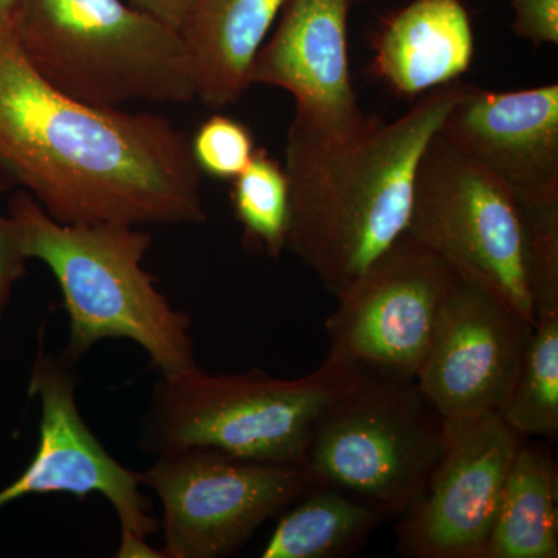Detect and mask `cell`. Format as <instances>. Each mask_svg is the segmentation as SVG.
Listing matches in <instances>:
<instances>
[{
	"label": "cell",
	"instance_id": "4",
	"mask_svg": "<svg viewBox=\"0 0 558 558\" xmlns=\"http://www.w3.org/2000/svg\"><path fill=\"white\" fill-rule=\"evenodd\" d=\"M10 33L40 80L84 105L196 100L178 28L124 0H20Z\"/></svg>",
	"mask_w": 558,
	"mask_h": 558
},
{
	"label": "cell",
	"instance_id": "20",
	"mask_svg": "<svg viewBox=\"0 0 558 558\" xmlns=\"http://www.w3.org/2000/svg\"><path fill=\"white\" fill-rule=\"evenodd\" d=\"M231 205L244 244L278 259L288 250L290 186L284 165L256 149L248 167L231 180Z\"/></svg>",
	"mask_w": 558,
	"mask_h": 558
},
{
	"label": "cell",
	"instance_id": "27",
	"mask_svg": "<svg viewBox=\"0 0 558 558\" xmlns=\"http://www.w3.org/2000/svg\"><path fill=\"white\" fill-rule=\"evenodd\" d=\"M359 2H366V0H359Z\"/></svg>",
	"mask_w": 558,
	"mask_h": 558
},
{
	"label": "cell",
	"instance_id": "25",
	"mask_svg": "<svg viewBox=\"0 0 558 558\" xmlns=\"http://www.w3.org/2000/svg\"><path fill=\"white\" fill-rule=\"evenodd\" d=\"M130 2L179 31L194 0H130Z\"/></svg>",
	"mask_w": 558,
	"mask_h": 558
},
{
	"label": "cell",
	"instance_id": "6",
	"mask_svg": "<svg viewBox=\"0 0 558 558\" xmlns=\"http://www.w3.org/2000/svg\"><path fill=\"white\" fill-rule=\"evenodd\" d=\"M446 449V422L416 381L349 371L323 411L303 468L314 483L402 517Z\"/></svg>",
	"mask_w": 558,
	"mask_h": 558
},
{
	"label": "cell",
	"instance_id": "23",
	"mask_svg": "<svg viewBox=\"0 0 558 558\" xmlns=\"http://www.w3.org/2000/svg\"><path fill=\"white\" fill-rule=\"evenodd\" d=\"M513 11L510 28L534 47L557 46L558 0H510Z\"/></svg>",
	"mask_w": 558,
	"mask_h": 558
},
{
	"label": "cell",
	"instance_id": "7",
	"mask_svg": "<svg viewBox=\"0 0 558 558\" xmlns=\"http://www.w3.org/2000/svg\"><path fill=\"white\" fill-rule=\"evenodd\" d=\"M407 234L535 325L520 202L439 134L418 163Z\"/></svg>",
	"mask_w": 558,
	"mask_h": 558
},
{
	"label": "cell",
	"instance_id": "2",
	"mask_svg": "<svg viewBox=\"0 0 558 558\" xmlns=\"http://www.w3.org/2000/svg\"><path fill=\"white\" fill-rule=\"evenodd\" d=\"M464 81L422 95L387 123L347 142L315 138L290 123L288 250L340 300L407 233L418 163Z\"/></svg>",
	"mask_w": 558,
	"mask_h": 558
},
{
	"label": "cell",
	"instance_id": "17",
	"mask_svg": "<svg viewBox=\"0 0 558 558\" xmlns=\"http://www.w3.org/2000/svg\"><path fill=\"white\" fill-rule=\"evenodd\" d=\"M558 473L548 446L524 440L483 558L558 557Z\"/></svg>",
	"mask_w": 558,
	"mask_h": 558
},
{
	"label": "cell",
	"instance_id": "26",
	"mask_svg": "<svg viewBox=\"0 0 558 558\" xmlns=\"http://www.w3.org/2000/svg\"><path fill=\"white\" fill-rule=\"evenodd\" d=\"M20 0H0V31L10 28L14 11H16Z\"/></svg>",
	"mask_w": 558,
	"mask_h": 558
},
{
	"label": "cell",
	"instance_id": "14",
	"mask_svg": "<svg viewBox=\"0 0 558 558\" xmlns=\"http://www.w3.org/2000/svg\"><path fill=\"white\" fill-rule=\"evenodd\" d=\"M439 137L494 175L521 207L558 204V86L494 92L464 84Z\"/></svg>",
	"mask_w": 558,
	"mask_h": 558
},
{
	"label": "cell",
	"instance_id": "11",
	"mask_svg": "<svg viewBox=\"0 0 558 558\" xmlns=\"http://www.w3.org/2000/svg\"><path fill=\"white\" fill-rule=\"evenodd\" d=\"M76 363L47 354L40 344L28 392L40 402L39 444L28 468L0 490V508L22 497L70 494L86 498L100 494L116 509L121 542L117 556L148 542L159 531L149 513L138 473L121 465L87 427L76 403Z\"/></svg>",
	"mask_w": 558,
	"mask_h": 558
},
{
	"label": "cell",
	"instance_id": "19",
	"mask_svg": "<svg viewBox=\"0 0 558 558\" xmlns=\"http://www.w3.org/2000/svg\"><path fill=\"white\" fill-rule=\"evenodd\" d=\"M502 418L524 439L558 438V312L532 326L519 379Z\"/></svg>",
	"mask_w": 558,
	"mask_h": 558
},
{
	"label": "cell",
	"instance_id": "22",
	"mask_svg": "<svg viewBox=\"0 0 558 558\" xmlns=\"http://www.w3.org/2000/svg\"><path fill=\"white\" fill-rule=\"evenodd\" d=\"M190 143L202 174L226 182L238 178L258 149L250 128L226 116L202 123Z\"/></svg>",
	"mask_w": 558,
	"mask_h": 558
},
{
	"label": "cell",
	"instance_id": "8",
	"mask_svg": "<svg viewBox=\"0 0 558 558\" xmlns=\"http://www.w3.org/2000/svg\"><path fill=\"white\" fill-rule=\"evenodd\" d=\"M163 509L165 557L233 556L314 478L306 469L189 447L156 454L138 473Z\"/></svg>",
	"mask_w": 558,
	"mask_h": 558
},
{
	"label": "cell",
	"instance_id": "24",
	"mask_svg": "<svg viewBox=\"0 0 558 558\" xmlns=\"http://www.w3.org/2000/svg\"><path fill=\"white\" fill-rule=\"evenodd\" d=\"M25 263L27 258L17 245L9 216L0 215V319L9 306L14 284L25 275Z\"/></svg>",
	"mask_w": 558,
	"mask_h": 558
},
{
	"label": "cell",
	"instance_id": "1",
	"mask_svg": "<svg viewBox=\"0 0 558 558\" xmlns=\"http://www.w3.org/2000/svg\"><path fill=\"white\" fill-rule=\"evenodd\" d=\"M25 190L60 223L207 220L190 138L156 113L54 90L0 31V193Z\"/></svg>",
	"mask_w": 558,
	"mask_h": 558
},
{
	"label": "cell",
	"instance_id": "12",
	"mask_svg": "<svg viewBox=\"0 0 558 558\" xmlns=\"http://www.w3.org/2000/svg\"><path fill=\"white\" fill-rule=\"evenodd\" d=\"M531 330L487 290L454 278L417 373L418 391L444 421L501 414Z\"/></svg>",
	"mask_w": 558,
	"mask_h": 558
},
{
	"label": "cell",
	"instance_id": "18",
	"mask_svg": "<svg viewBox=\"0 0 558 558\" xmlns=\"http://www.w3.org/2000/svg\"><path fill=\"white\" fill-rule=\"evenodd\" d=\"M279 519L263 558H343L357 553L384 515L347 492L314 483Z\"/></svg>",
	"mask_w": 558,
	"mask_h": 558
},
{
	"label": "cell",
	"instance_id": "3",
	"mask_svg": "<svg viewBox=\"0 0 558 558\" xmlns=\"http://www.w3.org/2000/svg\"><path fill=\"white\" fill-rule=\"evenodd\" d=\"M9 218L25 258L43 260L60 284L70 323L65 357L78 365L98 341L128 339L163 376L197 366L190 315L143 269L149 233L130 223L57 222L25 190L11 194Z\"/></svg>",
	"mask_w": 558,
	"mask_h": 558
},
{
	"label": "cell",
	"instance_id": "16",
	"mask_svg": "<svg viewBox=\"0 0 558 558\" xmlns=\"http://www.w3.org/2000/svg\"><path fill=\"white\" fill-rule=\"evenodd\" d=\"M286 0H194L179 32L189 50L196 100L209 109L236 105L248 73Z\"/></svg>",
	"mask_w": 558,
	"mask_h": 558
},
{
	"label": "cell",
	"instance_id": "10",
	"mask_svg": "<svg viewBox=\"0 0 558 558\" xmlns=\"http://www.w3.org/2000/svg\"><path fill=\"white\" fill-rule=\"evenodd\" d=\"M446 422V449L398 524L411 558H483L506 480L524 444L501 414Z\"/></svg>",
	"mask_w": 558,
	"mask_h": 558
},
{
	"label": "cell",
	"instance_id": "5",
	"mask_svg": "<svg viewBox=\"0 0 558 558\" xmlns=\"http://www.w3.org/2000/svg\"><path fill=\"white\" fill-rule=\"evenodd\" d=\"M348 376L328 362L292 380L259 369L213 376L199 366L163 376L143 414L140 446L150 454L202 447L303 468L315 424Z\"/></svg>",
	"mask_w": 558,
	"mask_h": 558
},
{
	"label": "cell",
	"instance_id": "21",
	"mask_svg": "<svg viewBox=\"0 0 558 558\" xmlns=\"http://www.w3.org/2000/svg\"><path fill=\"white\" fill-rule=\"evenodd\" d=\"M527 238V279L534 317L558 312V204L521 207Z\"/></svg>",
	"mask_w": 558,
	"mask_h": 558
},
{
	"label": "cell",
	"instance_id": "13",
	"mask_svg": "<svg viewBox=\"0 0 558 558\" xmlns=\"http://www.w3.org/2000/svg\"><path fill=\"white\" fill-rule=\"evenodd\" d=\"M359 0H286L277 27L250 68V86L278 87L295 100L292 124L347 142L377 116L360 109L349 68L348 22Z\"/></svg>",
	"mask_w": 558,
	"mask_h": 558
},
{
	"label": "cell",
	"instance_id": "9",
	"mask_svg": "<svg viewBox=\"0 0 558 558\" xmlns=\"http://www.w3.org/2000/svg\"><path fill=\"white\" fill-rule=\"evenodd\" d=\"M454 278L444 260L403 234L326 319L325 362L416 381Z\"/></svg>",
	"mask_w": 558,
	"mask_h": 558
},
{
	"label": "cell",
	"instance_id": "15",
	"mask_svg": "<svg viewBox=\"0 0 558 558\" xmlns=\"http://www.w3.org/2000/svg\"><path fill=\"white\" fill-rule=\"evenodd\" d=\"M369 72L400 97H418L461 80L475 57L462 0H411L376 33Z\"/></svg>",
	"mask_w": 558,
	"mask_h": 558
}]
</instances>
